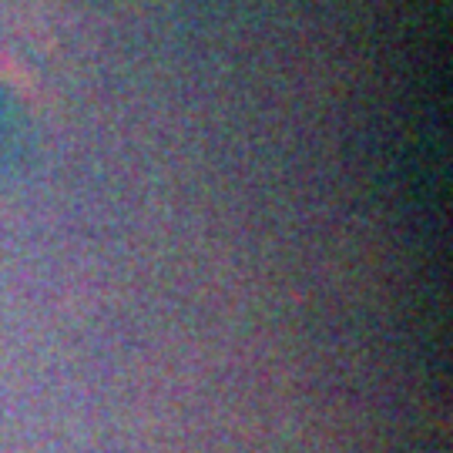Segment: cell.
Returning a JSON list of instances; mask_svg holds the SVG:
<instances>
[{"instance_id":"6da1fadb","label":"cell","mask_w":453,"mask_h":453,"mask_svg":"<svg viewBox=\"0 0 453 453\" xmlns=\"http://www.w3.org/2000/svg\"><path fill=\"white\" fill-rule=\"evenodd\" d=\"M37 158V128L17 95L0 84V181H14L31 172Z\"/></svg>"}]
</instances>
